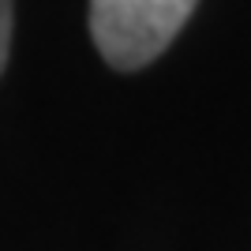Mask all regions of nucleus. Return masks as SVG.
Wrapping results in <instances>:
<instances>
[{
    "label": "nucleus",
    "instance_id": "f03ea898",
    "mask_svg": "<svg viewBox=\"0 0 251 251\" xmlns=\"http://www.w3.org/2000/svg\"><path fill=\"white\" fill-rule=\"evenodd\" d=\"M8 49H11V0H0V72L8 64Z\"/></svg>",
    "mask_w": 251,
    "mask_h": 251
},
{
    "label": "nucleus",
    "instance_id": "f257e3e1",
    "mask_svg": "<svg viewBox=\"0 0 251 251\" xmlns=\"http://www.w3.org/2000/svg\"><path fill=\"white\" fill-rule=\"evenodd\" d=\"M199 0H90V34L116 72H139L169 49Z\"/></svg>",
    "mask_w": 251,
    "mask_h": 251
}]
</instances>
